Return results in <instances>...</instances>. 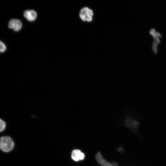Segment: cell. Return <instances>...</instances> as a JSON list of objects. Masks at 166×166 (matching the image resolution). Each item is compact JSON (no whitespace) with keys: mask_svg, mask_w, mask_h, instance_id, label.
Wrapping results in <instances>:
<instances>
[{"mask_svg":"<svg viewBox=\"0 0 166 166\" xmlns=\"http://www.w3.org/2000/svg\"><path fill=\"white\" fill-rule=\"evenodd\" d=\"M149 34L152 36L153 40L152 45V49L155 54L158 53V46L160 42V38H162V34L156 31L154 28L151 29Z\"/></svg>","mask_w":166,"mask_h":166,"instance_id":"6da1fadb","label":"cell"},{"mask_svg":"<svg viewBox=\"0 0 166 166\" xmlns=\"http://www.w3.org/2000/svg\"><path fill=\"white\" fill-rule=\"evenodd\" d=\"M24 17L29 21L32 22L36 19V12L33 10H28L25 11L23 14Z\"/></svg>","mask_w":166,"mask_h":166,"instance_id":"52a82bcc","label":"cell"},{"mask_svg":"<svg viewBox=\"0 0 166 166\" xmlns=\"http://www.w3.org/2000/svg\"><path fill=\"white\" fill-rule=\"evenodd\" d=\"M0 131L1 132H2L5 129L6 126V124L5 122L1 119H0Z\"/></svg>","mask_w":166,"mask_h":166,"instance_id":"ba28073f","label":"cell"},{"mask_svg":"<svg viewBox=\"0 0 166 166\" xmlns=\"http://www.w3.org/2000/svg\"><path fill=\"white\" fill-rule=\"evenodd\" d=\"M22 26L21 22L19 20L16 19H11L8 24L9 28L13 29L16 31H18L21 30Z\"/></svg>","mask_w":166,"mask_h":166,"instance_id":"5b68a950","label":"cell"},{"mask_svg":"<svg viewBox=\"0 0 166 166\" xmlns=\"http://www.w3.org/2000/svg\"><path fill=\"white\" fill-rule=\"evenodd\" d=\"M85 155L81 150L79 149L73 150L71 153V158L75 161H78L83 160Z\"/></svg>","mask_w":166,"mask_h":166,"instance_id":"8992f818","label":"cell"},{"mask_svg":"<svg viewBox=\"0 0 166 166\" xmlns=\"http://www.w3.org/2000/svg\"><path fill=\"white\" fill-rule=\"evenodd\" d=\"M132 114H127L124 115V125L131 128L136 129L139 125V122L134 119Z\"/></svg>","mask_w":166,"mask_h":166,"instance_id":"277c9868","label":"cell"},{"mask_svg":"<svg viewBox=\"0 0 166 166\" xmlns=\"http://www.w3.org/2000/svg\"><path fill=\"white\" fill-rule=\"evenodd\" d=\"M14 144L12 139L9 137H2L0 140V148L4 152H8L12 150Z\"/></svg>","mask_w":166,"mask_h":166,"instance_id":"7a4b0ae2","label":"cell"},{"mask_svg":"<svg viewBox=\"0 0 166 166\" xmlns=\"http://www.w3.org/2000/svg\"><path fill=\"white\" fill-rule=\"evenodd\" d=\"M93 12L88 7L81 9L79 13V17L84 22H91L93 20Z\"/></svg>","mask_w":166,"mask_h":166,"instance_id":"3957f363","label":"cell"},{"mask_svg":"<svg viewBox=\"0 0 166 166\" xmlns=\"http://www.w3.org/2000/svg\"><path fill=\"white\" fill-rule=\"evenodd\" d=\"M101 165L102 166H116L115 164H110L109 163L107 162L105 160L102 162Z\"/></svg>","mask_w":166,"mask_h":166,"instance_id":"30bf717a","label":"cell"},{"mask_svg":"<svg viewBox=\"0 0 166 166\" xmlns=\"http://www.w3.org/2000/svg\"><path fill=\"white\" fill-rule=\"evenodd\" d=\"M0 52H3L5 51L6 49V47L5 44L2 42L1 41L0 42Z\"/></svg>","mask_w":166,"mask_h":166,"instance_id":"9c48e42d","label":"cell"}]
</instances>
